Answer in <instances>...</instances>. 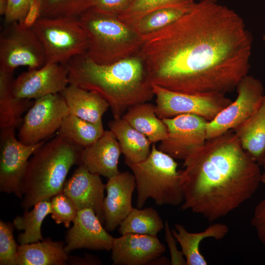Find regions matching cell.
I'll return each mask as SVG.
<instances>
[{
    "label": "cell",
    "instance_id": "obj_1",
    "mask_svg": "<svg viewBox=\"0 0 265 265\" xmlns=\"http://www.w3.org/2000/svg\"><path fill=\"white\" fill-rule=\"evenodd\" d=\"M252 41L234 10L201 0L174 22L142 36L138 53L152 83L183 93L225 95L248 75Z\"/></svg>",
    "mask_w": 265,
    "mask_h": 265
},
{
    "label": "cell",
    "instance_id": "obj_2",
    "mask_svg": "<svg viewBox=\"0 0 265 265\" xmlns=\"http://www.w3.org/2000/svg\"><path fill=\"white\" fill-rule=\"evenodd\" d=\"M259 166L233 130L207 139L184 160L181 209L200 214L211 222L226 216L258 189L262 183Z\"/></svg>",
    "mask_w": 265,
    "mask_h": 265
},
{
    "label": "cell",
    "instance_id": "obj_3",
    "mask_svg": "<svg viewBox=\"0 0 265 265\" xmlns=\"http://www.w3.org/2000/svg\"><path fill=\"white\" fill-rule=\"evenodd\" d=\"M69 84L95 92L108 103L114 119L155 96L145 64L138 53L108 64H100L85 53L63 64Z\"/></svg>",
    "mask_w": 265,
    "mask_h": 265
},
{
    "label": "cell",
    "instance_id": "obj_4",
    "mask_svg": "<svg viewBox=\"0 0 265 265\" xmlns=\"http://www.w3.org/2000/svg\"><path fill=\"white\" fill-rule=\"evenodd\" d=\"M83 149L58 134L41 145L30 158L22 180V207L28 210L62 192L69 170L81 164Z\"/></svg>",
    "mask_w": 265,
    "mask_h": 265
},
{
    "label": "cell",
    "instance_id": "obj_5",
    "mask_svg": "<svg viewBox=\"0 0 265 265\" xmlns=\"http://www.w3.org/2000/svg\"><path fill=\"white\" fill-rule=\"evenodd\" d=\"M78 18L88 37L86 53L94 62L111 64L139 53L142 36L118 16L91 7Z\"/></svg>",
    "mask_w": 265,
    "mask_h": 265
},
{
    "label": "cell",
    "instance_id": "obj_6",
    "mask_svg": "<svg viewBox=\"0 0 265 265\" xmlns=\"http://www.w3.org/2000/svg\"><path fill=\"white\" fill-rule=\"evenodd\" d=\"M126 164L135 177L137 208H142L149 198L159 206L182 204L184 195L178 163L157 148L155 143L152 144L150 153L145 159Z\"/></svg>",
    "mask_w": 265,
    "mask_h": 265
},
{
    "label": "cell",
    "instance_id": "obj_7",
    "mask_svg": "<svg viewBox=\"0 0 265 265\" xmlns=\"http://www.w3.org/2000/svg\"><path fill=\"white\" fill-rule=\"evenodd\" d=\"M45 55V64H64L86 53L87 34L78 17H41L32 27Z\"/></svg>",
    "mask_w": 265,
    "mask_h": 265
},
{
    "label": "cell",
    "instance_id": "obj_8",
    "mask_svg": "<svg viewBox=\"0 0 265 265\" xmlns=\"http://www.w3.org/2000/svg\"><path fill=\"white\" fill-rule=\"evenodd\" d=\"M152 87L156 97V113L161 119L189 114L210 121L232 102L222 94L183 93L153 83Z\"/></svg>",
    "mask_w": 265,
    "mask_h": 265
},
{
    "label": "cell",
    "instance_id": "obj_9",
    "mask_svg": "<svg viewBox=\"0 0 265 265\" xmlns=\"http://www.w3.org/2000/svg\"><path fill=\"white\" fill-rule=\"evenodd\" d=\"M45 64L43 48L32 29L7 24L0 35V70L13 73L20 66L33 70Z\"/></svg>",
    "mask_w": 265,
    "mask_h": 265
},
{
    "label": "cell",
    "instance_id": "obj_10",
    "mask_svg": "<svg viewBox=\"0 0 265 265\" xmlns=\"http://www.w3.org/2000/svg\"><path fill=\"white\" fill-rule=\"evenodd\" d=\"M68 114V106L60 93L37 99L24 118L18 139L26 145L48 139L59 130Z\"/></svg>",
    "mask_w": 265,
    "mask_h": 265
},
{
    "label": "cell",
    "instance_id": "obj_11",
    "mask_svg": "<svg viewBox=\"0 0 265 265\" xmlns=\"http://www.w3.org/2000/svg\"><path fill=\"white\" fill-rule=\"evenodd\" d=\"M236 89V99L208 121L207 140L233 130L245 122L257 109L264 95L262 82L248 75L239 81Z\"/></svg>",
    "mask_w": 265,
    "mask_h": 265
},
{
    "label": "cell",
    "instance_id": "obj_12",
    "mask_svg": "<svg viewBox=\"0 0 265 265\" xmlns=\"http://www.w3.org/2000/svg\"><path fill=\"white\" fill-rule=\"evenodd\" d=\"M15 129L13 127L0 129V190L22 198L21 183L28 160L48 139L26 145L16 137Z\"/></svg>",
    "mask_w": 265,
    "mask_h": 265
},
{
    "label": "cell",
    "instance_id": "obj_13",
    "mask_svg": "<svg viewBox=\"0 0 265 265\" xmlns=\"http://www.w3.org/2000/svg\"><path fill=\"white\" fill-rule=\"evenodd\" d=\"M162 120L168 133L158 148L174 159L185 160L207 140L208 121L201 116L187 114Z\"/></svg>",
    "mask_w": 265,
    "mask_h": 265
},
{
    "label": "cell",
    "instance_id": "obj_14",
    "mask_svg": "<svg viewBox=\"0 0 265 265\" xmlns=\"http://www.w3.org/2000/svg\"><path fill=\"white\" fill-rule=\"evenodd\" d=\"M69 84L68 71L65 65L48 63L39 69L21 73L14 79L12 92L18 98L36 100L60 93Z\"/></svg>",
    "mask_w": 265,
    "mask_h": 265
},
{
    "label": "cell",
    "instance_id": "obj_15",
    "mask_svg": "<svg viewBox=\"0 0 265 265\" xmlns=\"http://www.w3.org/2000/svg\"><path fill=\"white\" fill-rule=\"evenodd\" d=\"M73 224L65 237V250L69 254L77 249L111 250L113 237L103 226L95 212L86 208L78 210Z\"/></svg>",
    "mask_w": 265,
    "mask_h": 265
},
{
    "label": "cell",
    "instance_id": "obj_16",
    "mask_svg": "<svg viewBox=\"0 0 265 265\" xmlns=\"http://www.w3.org/2000/svg\"><path fill=\"white\" fill-rule=\"evenodd\" d=\"M111 259L115 265H145L161 256L165 247L157 236L128 233L113 238Z\"/></svg>",
    "mask_w": 265,
    "mask_h": 265
},
{
    "label": "cell",
    "instance_id": "obj_17",
    "mask_svg": "<svg viewBox=\"0 0 265 265\" xmlns=\"http://www.w3.org/2000/svg\"><path fill=\"white\" fill-rule=\"evenodd\" d=\"M104 184L100 175L89 171L80 164L65 182L62 192L74 203L78 210L91 209L104 224Z\"/></svg>",
    "mask_w": 265,
    "mask_h": 265
},
{
    "label": "cell",
    "instance_id": "obj_18",
    "mask_svg": "<svg viewBox=\"0 0 265 265\" xmlns=\"http://www.w3.org/2000/svg\"><path fill=\"white\" fill-rule=\"evenodd\" d=\"M105 185L106 195L103 202L105 228L111 232L119 227L133 209L132 195L136 187L135 179L132 173L120 172L108 178Z\"/></svg>",
    "mask_w": 265,
    "mask_h": 265
},
{
    "label": "cell",
    "instance_id": "obj_19",
    "mask_svg": "<svg viewBox=\"0 0 265 265\" xmlns=\"http://www.w3.org/2000/svg\"><path fill=\"white\" fill-rule=\"evenodd\" d=\"M121 151L118 140L109 130L92 145L82 149L81 164L91 172L110 178L120 171L118 161Z\"/></svg>",
    "mask_w": 265,
    "mask_h": 265
},
{
    "label": "cell",
    "instance_id": "obj_20",
    "mask_svg": "<svg viewBox=\"0 0 265 265\" xmlns=\"http://www.w3.org/2000/svg\"><path fill=\"white\" fill-rule=\"evenodd\" d=\"M60 94L69 114L94 123H102V117L109 108L107 102L99 94L69 84Z\"/></svg>",
    "mask_w": 265,
    "mask_h": 265
},
{
    "label": "cell",
    "instance_id": "obj_21",
    "mask_svg": "<svg viewBox=\"0 0 265 265\" xmlns=\"http://www.w3.org/2000/svg\"><path fill=\"white\" fill-rule=\"evenodd\" d=\"M243 149L260 165L265 159V95L255 111L233 130Z\"/></svg>",
    "mask_w": 265,
    "mask_h": 265
},
{
    "label": "cell",
    "instance_id": "obj_22",
    "mask_svg": "<svg viewBox=\"0 0 265 265\" xmlns=\"http://www.w3.org/2000/svg\"><path fill=\"white\" fill-rule=\"evenodd\" d=\"M172 232L181 247L186 265H206L208 262L200 252V243L209 238L217 240L223 238L228 233L229 228L224 224L214 223L202 232L191 233L187 231L184 225L177 223Z\"/></svg>",
    "mask_w": 265,
    "mask_h": 265
},
{
    "label": "cell",
    "instance_id": "obj_23",
    "mask_svg": "<svg viewBox=\"0 0 265 265\" xmlns=\"http://www.w3.org/2000/svg\"><path fill=\"white\" fill-rule=\"evenodd\" d=\"M108 127L118 141L125 163L139 162L148 157L152 142L122 118L109 121Z\"/></svg>",
    "mask_w": 265,
    "mask_h": 265
},
{
    "label": "cell",
    "instance_id": "obj_24",
    "mask_svg": "<svg viewBox=\"0 0 265 265\" xmlns=\"http://www.w3.org/2000/svg\"><path fill=\"white\" fill-rule=\"evenodd\" d=\"M62 241L48 238L18 246L16 265H64L69 260Z\"/></svg>",
    "mask_w": 265,
    "mask_h": 265
},
{
    "label": "cell",
    "instance_id": "obj_25",
    "mask_svg": "<svg viewBox=\"0 0 265 265\" xmlns=\"http://www.w3.org/2000/svg\"><path fill=\"white\" fill-rule=\"evenodd\" d=\"M13 73L0 70V128H16L34 101L16 97L12 92Z\"/></svg>",
    "mask_w": 265,
    "mask_h": 265
},
{
    "label": "cell",
    "instance_id": "obj_26",
    "mask_svg": "<svg viewBox=\"0 0 265 265\" xmlns=\"http://www.w3.org/2000/svg\"><path fill=\"white\" fill-rule=\"evenodd\" d=\"M155 109V105L139 104L129 109L122 117L152 144L164 140L168 133L166 125L157 116Z\"/></svg>",
    "mask_w": 265,
    "mask_h": 265
},
{
    "label": "cell",
    "instance_id": "obj_27",
    "mask_svg": "<svg viewBox=\"0 0 265 265\" xmlns=\"http://www.w3.org/2000/svg\"><path fill=\"white\" fill-rule=\"evenodd\" d=\"M51 212V202L45 200L36 203L31 210H25L22 215L17 216L13 224L17 229L24 231L18 236L19 243L25 244L43 240L42 224L45 217Z\"/></svg>",
    "mask_w": 265,
    "mask_h": 265
},
{
    "label": "cell",
    "instance_id": "obj_28",
    "mask_svg": "<svg viewBox=\"0 0 265 265\" xmlns=\"http://www.w3.org/2000/svg\"><path fill=\"white\" fill-rule=\"evenodd\" d=\"M195 3L158 9L139 17L128 25L139 35L144 36L174 22L189 11Z\"/></svg>",
    "mask_w": 265,
    "mask_h": 265
},
{
    "label": "cell",
    "instance_id": "obj_29",
    "mask_svg": "<svg viewBox=\"0 0 265 265\" xmlns=\"http://www.w3.org/2000/svg\"><path fill=\"white\" fill-rule=\"evenodd\" d=\"M105 131L103 123H92L69 114L63 119L57 134L84 148L98 140Z\"/></svg>",
    "mask_w": 265,
    "mask_h": 265
},
{
    "label": "cell",
    "instance_id": "obj_30",
    "mask_svg": "<svg viewBox=\"0 0 265 265\" xmlns=\"http://www.w3.org/2000/svg\"><path fill=\"white\" fill-rule=\"evenodd\" d=\"M164 227L157 211L152 207L133 208L118 227L121 235L128 233L157 236Z\"/></svg>",
    "mask_w": 265,
    "mask_h": 265
},
{
    "label": "cell",
    "instance_id": "obj_31",
    "mask_svg": "<svg viewBox=\"0 0 265 265\" xmlns=\"http://www.w3.org/2000/svg\"><path fill=\"white\" fill-rule=\"evenodd\" d=\"M94 0H40L41 17H78L92 7Z\"/></svg>",
    "mask_w": 265,
    "mask_h": 265
},
{
    "label": "cell",
    "instance_id": "obj_32",
    "mask_svg": "<svg viewBox=\"0 0 265 265\" xmlns=\"http://www.w3.org/2000/svg\"><path fill=\"white\" fill-rule=\"evenodd\" d=\"M194 3V0H134L129 8L118 17L128 24L139 17L158 9Z\"/></svg>",
    "mask_w": 265,
    "mask_h": 265
},
{
    "label": "cell",
    "instance_id": "obj_33",
    "mask_svg": "<svg viewBox=\"0 0 265 265\" xmlns=\"http://www.w3.org/2000/svg\"><path fill=\"white\" fill-rule=\"evenodd\" d=\"M51 217L57 224H63L69 228L75 220L78 209L72 201L63 192L52 198Z\"/></svg>",
    "mask_w": 265,
    "mask_h": 265
},
{
    "label": "cell",
    "instance_id": "obj_34",
    "mask_svg": "<svg viewBox=\"0 0 265 265\" xmlns=\"http://www.w3.org/2000/svg\"><path fill=\"white\" fill-rule=\"evenodd\" d=\"M13 224L0 221V265H16L17 245L14 237Z\"/></svg>",
    "mask_w": 265,
    "mask_h": 265
},
{
    "label": "cell",
    "instance_id": "obj_35",
    "mask_svg": "<svg viewBox=\"0 0 265 265\" xmlns=\"http://www.w3.org/2000/svg\"><path fill=\"white\" fill-rule=\"evenodd\" d=\"M32 0H8L4 17L5 24L19 22L25 16Z\"/></svg>",
    "mask_w": 265,
    "mask_h": 265
},
{
    "label": "cell",
    "instance_id": "obj_36",
    "mask_svg": "<svg viewBox=\"0 0 265 265\" xmlns=\"http://www.w3.org/2000/svg\"><path fill=\"white\" fill-rule=\"evenodd\" d=\"M134 0H94L92 7L111 15L119 16Z\"/></svg>",
    "mask_w": 265,
    "mask_h": 265
},
{
    "label": "cell",
    "instance_id": "obj_37",
    "mask_svg": "<svg viewBox=\"0 0 265 265\" xmlns=\"http://www.w3.org/2000/svg\"><path fill=\"white\" fill-rule=\"evenodd\" d=\"M251 224L255 228L259 240L265 247V198L256 206Z\"/></svg>",
    "mask_w": 265,
    "mask_h": 265
},
{
    "label": "cell",
    "instance_id": "obj_38",
    "mask_svg": "<svg viewBox=\"0 0 265 265\" xmlns=\"http://www.w3.org/2000/svg\"><path fill=\"white\" fill-rule=\"evenodd\" d=\"M165 240L168 245L171 257V265H186L185 258L182 252L178 250L176 247V240L174 238L172 230L170 228L167 220L164 223Z\"/></svg>",
    "mask_w": 265,
    "mask_h": 265
},
{
    "label": "cell",
    "instance_id": "obj_39",
    "mask_svg": "<svg viewBox=\"0 0 265 265\" xmlns=\"http://www.w3.org/2000/svg\"><path fill=\"white\" fill-rule=\"evenodd\" d=\"M41 17L42 9L40 0H32L25 16L18 23L24 28L32 29Z\"/></svg>",
    "mask_w": 265,
    "mask_h": 265
},
{
    "label": "cell",
    "instance_id": "obj_40",
    "mask_svg": "<svg viewBox=\"0 0 265 265\" xmlns=\"http://www.w3.org/2000/svg\"><path fill=\"white\" fill-rule=\"evenodd\" d=\"M169 263L168 259L161 256L154 260L150 265H168Z\"/></svg>",
    "mask_w": 265,
    "mask_h": 265
},
{
    "label": "cell",
    "instance_id": "obj_41",
    "mask_svg": "<svg viewBox=\"0 0 265 265\" xmlns=\"http://www.w3.org/2000/svg\"><path fill=\"white\" fill-rule=\"evenodd\" d=\"M8 6V0H0V15L4 16Z\"/></svg>",
    "mask_w": 265,
    "mask_h": 265
},
{
    "label": "cell",
    "instance_id": "obj_42",
    "mask_svg": "<svg viewBox=\"0 0 265 265\" xmlns=\"http://www.w3.org/2000/svg\"><path fill=\"white\" fill-rule=\"evenodd\" d=\"M263 165L264 166V171L262 174V179L263 182L265 183V159Z\"/></svg>",
    "mask_w": 265,
    "mask_h": 265
},
{
    "label": "cell",
    "instance_id": "obj_43",
    "mask_svg": "<svg viewBox=\"0 0 265 265\" xmlns=\"http://www.w3.org/2000/svg\"><path fill=\"white\" fill-rule=\"evenodd\" d=\"M263 39L264 40V41L265 42V35H264L263 37Z\"/></svg>",
    "mask_w": 265,
    "mask_h": 265
},
{
    "label": "cell",
    "instance_id": "obj_44",
    "mask_svg": "<svg viewBox=\"0 0 265 265\" xmlns=\"http://www.w3.org/2000/svg\"><path fill=\"white\" fill-rule=\"evenodd\" d=\"M212 0V1H216L217 0Z\"/></svg>",
    "mask_w": 265,
    "mask_h": 265
}]
</instances>
